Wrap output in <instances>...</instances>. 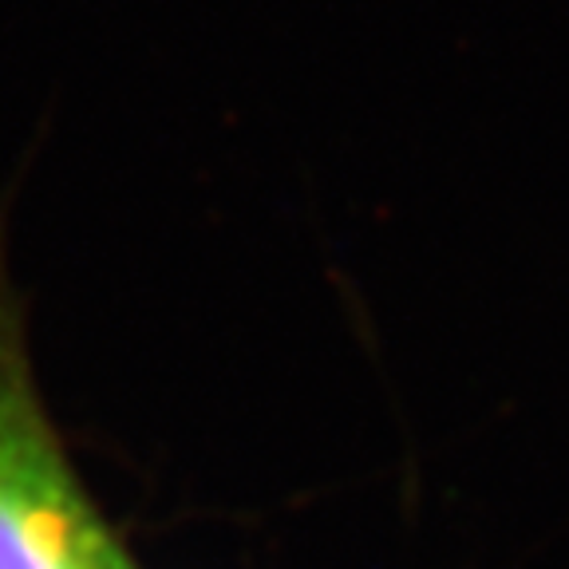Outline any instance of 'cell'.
Returning a JSON list of instances; mask_svg holds the SVG:
<instances>
[{"mask_svg":"<svg viewBox=\"0 0 569 569\" xmlns=\"http://www.w3.org/2000/svg\"><path fill=\"white\" fill-rule=\"evenodd\" d=\"M20 170L0 190V569H131L71 475L44 416L24 337V297L9 269Z\"/></svg>","mask_w":569,"mask_h":569,"instance_id":"1","label":"cell"}]
</instances>
